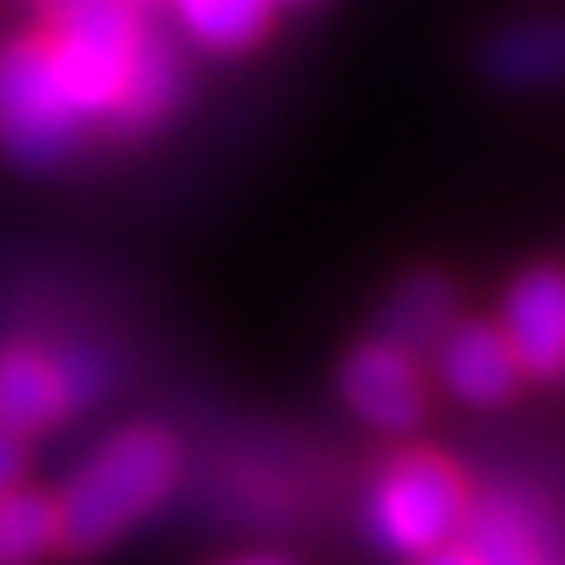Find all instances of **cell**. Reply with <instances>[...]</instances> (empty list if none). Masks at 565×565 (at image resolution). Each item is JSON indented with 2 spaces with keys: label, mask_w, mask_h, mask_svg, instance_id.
Masks as SVG:
<instances>
[{
  "label": "cell",
  "mask_w": 565,
  "mask_h": 565,
  "mask_svg": "<svg viewBox=\"0 0 565 565\" xmlns=\"http://www.w3.org/2000/svg\"><path fill=\"white\" fill-rule=\"evenodd\" d=\"M57 546V500L14 486L0 494V565H29Z\"/></svg>",
  "instance_id": "14"
},
{
  "label": "cell",
  "mask_w": 565,
  "mask_h": 565,
  "mask_svg": "<svg viewBox=\"0 0 565 565\" xmlns=\"http://www.w3.org/2000/svg\"><path fill=\"white\" fill-rule=\"evenodd\" d=\"M66 415L62 377L52 367V353H39L29 344L0 349V429L10 434H39L52 429Z\"/></svg>",
  "instance_id": "10"
},
{
  "label": "cell",
  "mask_w": 565,
  "mask_h": 565,
  "mask_svg": "<svg viewBox=\"0 0 565 565\" xmlns=\"http://www.w3.org/2000/svg\"><path fill=\"white\" fill-rule=\"evenodd\" d=\"M504 340L527 377L565 382V269L537 264L504 292Z\"/></svg>",
  "instance_id": "5"
},
{
  "label": "cell",
  "mask_w": 565,
  "mask_h": 565,
  "mask_svg": "<svg viewBox=\"0 0 565 565\" xmlns=\"http://www.w3.org/2000/svg\"><path fill=\"white\" fill-rule=\"evenodd\" d=\"M52 6H57V0H52Z\"/></svg>",
  "instance_id": "19"
},
{
  "label": "cell",
  "mask_w": 565,
  "mask_h": 565,
  "mask_svg": "<svg viewBox=\"0 0 565 565\" xmlns=\"http://www.w3.org/2000/svg\"><path fill=\"white\" fill-rule=\"evenodd\" d=\"M52 367H57V377H62L66 411H85V405H95L114 386V363L104 359L99 349H90V344L52 353Z\"/></svg>",
  "instance_id": "15"
},
{
  "label": "cell",
  "mask_w": 565,
  "mask_h": 565,
  "mask_svg": "<svg viewBox=\"0 0 565 565\" xmlns=\"http://www.w3.org/2000/svg\"><path fill=\"white\" fill-rule=\"evenodd\" d=\"M174 481H180V444L166 429L137 424V429L114 434L66 481L57 500V546L66 552L109 546L137 519H147Z\"/></svg>",
  "instance_id": "1"
},
{
  "label": "cell",
  "mask_w": 565,
  "mask_h": 565,
  "mask_svg": "<svg viewBox=\"0 0 565 565\" xmlns=\"http://www.w3.org/2000/svg\"><path fill=\"white\" fill-rule=\"evenodd\" d=\"M236 565H288V561H274V556H259V561H236Z\"/></svg>",
  "instance_id": "18"
},
{
  "label": "cell",
  "mask_w": 565,
  "mask_h": 565,
  "mask_svg": "<svg viewBox=\"0 0 565 565\" xmlns=\"http://www.w3.org/2000/svg\"><path fill=\"white\" fill-rule=\"evenodd\" d=\"M457 537L481 565H552L542 533L527 519V504L509 500V494H486V500L467 504Z\"/></svg>",
  "instance_id": "12"
},
{
  "label": "cell",
  "mask_w": 565,
  "mask_h": 565,
  "mask_svg": "<svg viewBox=\"0 0 565 565\" xmlns=\"http://www.w3.org/2000/svg\"><path fill=\"white\" fill-rule=\"evenodd\" d=\"M147 33L141 0H57L43 43L85 122H104L128 81L137 43Z\"/></svg>",
  "instance_id": "2"
},
{
  "label": "cell",
  "mask_w": 565,
  "mask_h": 565,
  "mask_svg": "<svg viewBox=\"0 0 565 565\" xmlns=\"http://www.w3.org/2000/svg\"><path fill=\"white\" fill-rule=\"evenodd\" d=\"M29 467V452H24V438L0 429V494H10L14 486H20V476Z\"/></svg>",
  "instance_id": "16"
},
{
  "label": "cell",
  "mask_w": 565,
  "mask_h": 565,
  "mask_svg": "<svg viewBox=\"0 0 565 565\" xmlns=\"http://www.w3.org/2000/svg\"><path fill=\"white\" fill-rule=\"evenodd\" d=\"M180 99H184V57L170 33L147 20L128 81H122V95L114 114L104 118V128H114L118 137H147L180 109Z\"/></svg>",
  "instance_id": "9"
},
{
  "label": "cell",
  "mask_w": 565,
  "mask_h": 565,
  "mask_svg": "<svg viewBox=\"0 0 565 565\" xmlns=\"http://www.w3.org/2000/svg\"><path fill=\"white\" fill-rule=\"evenodd\" d=\"M481 71L504 90H565V14H523L486 33Z\"/></svg>",
  "instance_id": "7"
},
{
  "label": "cell",
  "mask_w": 565,
  "mask_h": 565,
  "mask_svg": "<svg viewBox=\"0 0 565 565\" xmlns=\"http://www.w3.org/2000/svg\"><path fill=\"white\" fill-rule=\"evenodd\" d=\"M184 33L207 52H245L264 39L274 0H170Z\"/></svg>",
  "instance_id": "13"
},
{
  "label": "cell",
  "mask_w": 565,
  "mask_h": 565,
  "mask_svg": "<svg viewBox=\"0 0 565 565\" xmlns=\"http://www.w3.org/2000/svg\"><path fill=\"white\" fill-rule=\"evenodd\" d=\"M81 137L85 114L71 104L43 33L0 43V156L20 170H57Z\"/></svg>",
  "instance_id": "3"
},
{
  "label": "cell",
  "mask_w": 565,
  "mask_h": 565,
  "mask_svg": "<svg viewBox=\"0 0 565 565\" xmlns=\"http://www.w3.org/2000/svg\"><path fill=\"white\" fill-rule=\"evenodd\" d=\"M340 392L382 434H411L424 415L419 367L411 353L386 340H367L349 353L340 367Z\"/></svg>",
  "instance_id": "6"
},
{
  "label": "cell",
  "mask_w": 565,
  "mask_h": 565,
  "mask_svg": "<svg viewBox=\"0 0 565 565\" xmlns=\"http://www.w3.org/2000/svg\"><path fill=\"white\" fill-rule=\"evenodd\" d=\"M434 349H438V377L467 405H504L523 382V367L500 326L486 321L448 326V334Z\"/></svg>",
  "instance_id": "8"
},
{
  "label": "cell",
  "mask_w": 565,
  "mask_h": 565,
  "mask_svg": "<svg viewBox=\"0 0 565 565\" xmlns=\"http://www.w3.org/2000/svg\"><path fill=\"white\" fill-rule=\"evenodd\" d=\"M452 311H457V288L444 274L419 269L405 282H396V292L386 297L382 321H377V340L396 344L415 359V353L434 349L448 334Z\"/></svg>",
  "instance_id": "11"
},
{
  "label": "cell",
  "mask_w": 565,
  "mask_h": 565,
  "mask_svg": "<svg viewBox=\"0 0 565 565\" xmlns=\"http://www.w3.org/2000/svg\"><path fill=\"white\" fill-rule=\"evenodd\" d=\"M415 565H481L462 542H444V546H434V552H424L415 556Z\"/></svg>",
  "instance_id": "17"
},
{
  "label": "cell",
  "mask_w": 565,
  "mask_h": 565,
  "mask_svg": "<svg viewBox=\"0 0 565 565\" xmlns=\"http://www.w3.org/2000/svg\"><path fill=\"white\" fill-rule=\"evenodd\" d=\"M467 519V486L434 452H405L377 476L367 527L396 556H424L457 537Z\"/></svg>",
  "instance_id": "4"
}]
</instances>
